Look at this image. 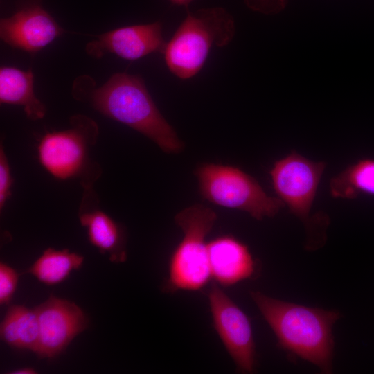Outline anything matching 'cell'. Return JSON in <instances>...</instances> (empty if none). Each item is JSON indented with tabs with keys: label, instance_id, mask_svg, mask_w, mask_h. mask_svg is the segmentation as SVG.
Listing matches in <instances>:
<instances>
[{
	"label": "cell",
	"instance_id": "cell-1",
	"mask_svg": "<svg viewBox=\"0 0 374 374\" xmlns=\"http://www.w3.org/2000/svg\"><path fill=\"white\" fill-rule=\"evenodd\" d=\"M250 296L283 349L323 373H331L332 329L340 317L338 312L281 301L259 291H251Z\"/></svg>",
	"mask_w": 374,
	"mask_h": 374
},
{
	"label": "cell",
	"instance_id": "cell-2",
	"mask_svg": "<svg viewBox=\"0 0 374 374\" xmlns=\"http://www.w3.org/2000/svg\"><path fill=\"white\" fill-rule=\"evenodd\" d=\"M91 103L103 114L150 139L164 152L177 153L182 150L183 143L159 111L139 76L114 74L93 91Z\"/></svg>",
	"mask_w": 374,
	"mask_h": 374
},
{
	"label": "cell",
	"instance_id": "cell-3",
	"mask_svg": "<svg viewBox=\"0 0 374 374\" xmlns=\"http://www.w3.org/2000/svg\"><path fill=\"white\" fill-rule=\"evenodd\" d=\"M235 33L232 15L222 7L188 14L163 53L169 71L177 78H193L204 66L212 47H224Z\"/></svg>",
	"mask_w": 374,
	"mask_h": 374
},
{
	"label": "cell",
	"instance_id": "cell-4",
	"mask_svg": "<svg viewBox=\"0 0 374 374\" xmlns=\"http://www.w3.org/2000/svg\"><path fill=\"white\" fill-rule=\"evenodd\" d=\"M217 220L210 208L194 205L175 217L184 237L170 258L166 289L168 291H197L211 279L208 243L205 239Z\"/></svg>",
	"mask_w": 374,
	"mask_h": 374
},
{
	"label": "cell",
	"instance_id": "cell-5",
	"mask_svg": "<svg viewBox=\"0 0 374 374\" xmlns=\"http://www.w3.org/2000/svg\"><path fill=\"white\" fill-rule=\"evenodd\" d=\"M203 197L216 205L248 213L258 220L276 215L285 204L269 196L251 175L238 168L204 164L196 172Z\"/></svg>",
	"mask_w": 374,
	"mask_h": 374
},
{
	"label": "cell",
	"instance_id": "cell-6",
	"mask_svg": "<svg viewBox=\"0 0 374 374\" xmlns=\"http://www.w3.org/2000/svg\"><path fill=\"white\" fill-rule=\"evenodd\" d=\"M323 161H313L293 151L275 161L269 174L277 197L290 212L308 221L321 178Z\"/></svg>",
	"mask_w": 374,
	"mask_h": 374
},
{
	"label": "cell",
	"instance_id": "cell-7",
	"mask_svg": "<svg viewBox=\"0 0 374 374\" xmlns=\"http://www.w3.org/2000/svg\"><path fill=\"white\" fill-rule=\"evenodd\" d=\"M208 299L213 327L237 370L253 373L256 346L248 317L217 283L210 287Z\"/></svg>",
	"mask_w": 374,
	"mask_h": 374
},
{
	"label": "cell",
	"instance_id": "cell-8",
	"mask_svg": "<svg viewBox=\"0 0 374 374\" xmlns=\"http://www.w3.org/2000/svg\"><path fill=\"white\" fill-rule=\"evenodd\" d=\"M35 310L39 324L35 353L40 358L51 359L60 355L88 326V319L78 305L53 295Z\"/></svg>",
	"mask_w": 374,
	"mask_h": 374
},
{
	"label": "cell",
	"instance_id": "cell-9",
	"mask_svg": "<svg viewBox=\"0 0 374 374\" xmlns=\"http://www.w3.org/2000/svg\"><path fill=\"white\" fill-rule=\"evenodd\" d=\"M85 118H78L73 129L46 133L37 147L42 166L53 177L67 179L80 175L87 159L89 134L83 130Z\"/></svg>",
	"mask_w": 374,
	"mask_h": 374
},
{
	"label": "cell",
	"instance_id": "cell-10",
	"mask_svg": "<svg viewBox=\"0 0 374 374\" xmlns=\"http://www.w3.org/2000/svg\"><path fill=\"white\" fill-rule=\"evenodd\" d=\"M62 33V29L37 1L28 3L0 22L1 38L30 53L40 51Z\"/></svg>",
	"mask_w": 374,
	"mask_h": 374
},
{
	"label": "cell",
	"instance_id": "cell-11",
	"mask_svg": "<svg viewBox=\"0 0 374 374\" xmlns=\"http://www.w3.org/2000/svg\"><path fill=\"white\" fill-rule=\"evenodd\" d=\"M167 42L159 21L118 28L98 37L86 46L89 55L100 57L111 53L127 60H136L153 53H163Z\"/></svg>",
	"mask_w": 374,
	"mask_h": 374
},
{
	"label": "cell",
	"instance_id": "cell-12",
	"mask_svg": "<svg viewBox=\"0 0 374 374\" xmlns=\"http://www.w3.org/2000/svg\"><path fill=\"white\" fill-rule=\"evenodd\" d=\"M211 278L224 287L251 278L256 265L249 247L231 235L217 237L208 243Z\"/></svg>",
	"mask_w": 374,
	"mask_h": 374
},
{
	"label": "cell",
	"instance_id": "cell-13",
	"mask_svg": "<svg viewBox=\"0 0 374 374\" xmlns=\"http://www.w3.org/2000/svg\"><path fill=\"white\" fill-rule=\"evenodd\" d=\"M79 217L81 225L87 229L91 244L102 253H107L112 262L125 261L127 253L123 233L114 220L98 208L81 209Z\"/></svg>",
	"mask_w": 374,
	"mask_h": 374
},
{
	"label": "cell",
	"instance_id": "cell-14",
	"mask_svg": "<svg viewBox=\"0 0 374 374\" xmlns=\"http://www.w3.org/2000/svg\"><path fill=\"white\" fill-rule=\"evenodd\" d=\"M0 101L23 106L26 116L31 120L41 119L46 114L44 105L35 95L31 70L25 71L15 67H1Z\"/></svg>",
	"mask_w": 374,
	"mask_h": 374
},
{
	"label": "cell",
	"instance_id": "cell-15",
	"mask_svg": "<svg viewBox=\"0 0 374 374\" xmlns=\"http://www.w3.org/2000/svg\"><path fill=\"white\" fill-rule=\"evenodd\" d=\"M1 339L12 348L35 353L39 339V324L35 308L12 305L1 323Z\"/></svg>",
	"mask_w": 374,
	"mask_h": 374
},
{
	"label": "cell",
	"instance_id": "cell-16",
	"mask_svg": "<svg viewBox=\"0 0 374 374\" xmlns=\"http://www.w3.org/2000/svg\"><path fill=\"white\" fill-rule=\"evenodd\" d=\"M329 189L335 198L374 195V159H362L348 166L330 179Z\"/></svg>",
	"mask_w": 374,
	"mask_h": 374
},
{
	"label": "cell",
	"instance_id": "cell-17",
	"mask_svg": "<svg viewBox=\"0 0 374 374\" xmlns=\"http://www.w3.org/2000/svg\"><path fill=\"white\" fill-rule=\"evenodd\" d=\"M84 258L68 249H46L27 272L40 282L53 285L64 280L73 270L81 267Z\"/></svg>",
	"mask_w": 374,
	"mask_h": 374
},
{
	"label": "cell",
	"instance_id": "cell-18",
	"mask_svg": "<svg viewBox=\"0 0 374 374\" xmlns=\"http://www.w3.org/2000/svg\"><path fill=\"white\" fill-rule=\"evenodd\" d=\"M19 279L16 270L4 262L0 264V304L8 303L15 292Z\"/></svg>",
	"mask_w": 374,
	"mask_h": 374
},
{
	"label": "cell",
	"instance_id": "cell-19",
	"mask_svg": "<svg viewBox=\"0 0 374 374\" xmlns=\"http://www.w3.org/2000/svg\"><path fill=\"white\" fill-rule=\"evenodd\" d=\"M12 179L3 148L0 149V208L2 210L10 195Z\"/></svg>",
	"mask_w": 374,
	"mask_h": 374
},
{
	"label": "cell",
	"instance_id": "cell-20",
	"mask_svg": "<svg viewBox=\"0 0 374 374\" xmlns=\"http://www.w3.org/2000/svg\"><path fill=\"white\" fill-rule=\"evenodd\" d=\"M251 10L265 15L277 14L286 6L287 0H244Z\"/></svg>",
	"mask_w": 374,
	"mask_h": 374
},
{
	"label": "cell",
	"instance_id": "cell-21",
	"mask_svg": "<svg viewBox=\"0 0 374 374\" xmlns=\"http://www.w3.org/2000/svg\"><path fill=\"white\" fill-rule=\"evenodd\" d=\"M36 373L37 371L34 368L29 367L21 368L10 372L13 374H35Z\"/></svg>",
	"mask_w": 374,
	"mask_h": 374
},
{
	"label": "cell",
	"instance_id": "cell-22",
	"mask_svg": "<svg viewBox=\"0 0 374 374\" xmlns=\"http://www.w3.org/2000/svg\"><path fill=\"white\" fill-rule=\"evenodd\" d=\"M172 4L177 6H183L186 8H188V5L193 0H169Z\"/></svg>",
	"mask_w": 374,
	"mask_h": 374
}]
</instances>
